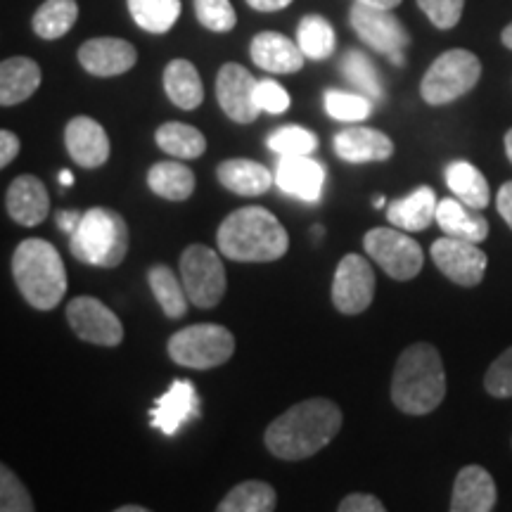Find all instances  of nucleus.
Masks as SVG:
<instances>
[{
    "label": "nucleus",
    "instance_id": "1",
    "mask_svg": "<svg viewBox=\"0 0 512 512\" xmlns=\"http://www.w3.org/2000/svg\"><path fill=\"white\" fill-rule=\"evenodd\" d=\"M342 427V411L330 399H309L287 408L264 434L266 448L275 458L304 460L323 451Z\"/></svg>",
    "mask_w": 512,
    "mask_h": 512
},
{
    "label": "nucleus",
    "instance_id": "2",
    "mask_svg": "<svg viewBox=\"0 0 512 512\" xmlns=\"http://www.w3.org/2000/svg\"><path fill=\"white\" fill-rule=\"evenodd\" d=\"M219 252L233 261L266 264L278 261L290 247V235L271 211L264 207H242L228 214L216 230Z\"/></svg>",
    "mask_w": 512,
    "mask_h": 512
},
{
    "label": "nucleus",
    "instance_id": "3",
    "mask_svg": "<svg viewBox=\"0 0 512 512\" xmlns=\"http://www.w3.org/2000/svg\"><path fill=\"white\" fill-rule=\"evenodd\" d=\"M446 396V370L437 347L427 342L401 351L392 377V401L401 413L427 415Z\"/></svg>",
    "mask_w": 512,
    "mask_h": 512
},
{
    "label": "nucleus",
    "instance_id": "4",
    "mask_svg": "<svg viewBox=\"0 0 512 512\" xmlns=\"http://www.w3.org/2000/svg\"><path fill=\"white\" fill-rule=\"evenodd\" d=\"M12 275L24 302L38 311H50L67 294V268L57 249L46 240L19 242L12 254Z\"/></svg>",
    "mask_w": 512,
    "mask_h": 512
},
{
    "label": "nucleus",
    "instance_id": "5",
    "mask_svg": "<svg viewBox=\"0 0 512 512\" xmlns=\"http://www.w3.org/2000/svg\"><path fill=\"white\" fill-rule=\"evenodd\" d=\"M69 249L83 264L114 268L128 254V226L114 209L93 207L81 216L79 228L69 235Z\"/></svg>",
    "mask_w": 512,
    "mask_h": 512
},
{
    "label": "nucleus",
    "instance_id": "6",
    "mask_svg": "<svg viewBox=\"0 0 512 512\" xmlns=\"http://www.w3.org/2000/svg\"><path fill=\"white\" fill-rule=\"evenodd\" d=\"M479 76H482V62L475 53L463 48L446 50L422 76L420 95L427 105H448L470 93L477 86Z\"/></svg>",
    "mask_w": 512,
    "mask_h": 512
},
{
    "label": "nucleus",
    "instance_id": "7",
    "mask_svg": "<svg viewBox=\"0 0 512 512\" xmlns=\"http://www.w3.org/2000/svg\"><path fill=\"white\" fill-rule=\"evenodd\" d=\"M171 361L183 368L211 370L219 368L233 356V332L216 323H197L178 330L166 344Z\"/></svg>",
    "mask_w": 512,
    "mask_h": 512
},
{
    "label": "nucleus",
    "instance_id": "8",
    "mask_svg": "<svg viewBox=\"0 0 512 512\" xmlns=\"http://www.w3.org/2000/svg\"><path fill=\"white\" fill-rule=\"evenodd\" d=\"M349 24L366 46L387 55L396 67H403V62H406L403 53L411 46V36L392 10L375 8V5L356 0V5H351Z\"/></svg>",
    "mask_w": 512,
    "mask_h": 512
},
{
    "label": "nucleus",
    "instance_id": "9",
    "mask_svg": "<svg viewBox=\"0 0 512 512\" xmlns=\"http://www.w3.org/2000/svg\"><path fill=\"white\" fill-rule=\"evenodd\" d=\"M181 280L197 309H214L226 294V268L207 245H190L181 254Z\"/></svg>",
    "mask_w": 512,
    "mask_h": 512
},
{
    "label": "nucleus",
    "instance_id": "10",
    "mask_svg": "<svg viewBox=\"0 0 512 512\" xmlns=\"http://www.w3.org/2000/svg\"><path fill=\"white\" fill-rule=\"evenodd\" d=\"M366 254L394 280H413L425 264V252L413 238L394 228H373L363 238Z\"/></svg>",
    "mask_w": 512,
    "mask_h": 512
},
{
    "label": "nucleus",
    "instance_id": "11",
    "mask_svg": "<svg viewBox=\"0 0 512 512\" xmlns=\"http://www.w3.org/2000/svg\"><path fill=\"white\" fill-rule=\"evenodd\" d=\"M375 299V271L361 254H347L337 264L332 280V304L344 316H358Z\"/></svg>",
    "mask_w": 512,
    "mask_h": 512
},
{
    "label": "nucleus",
    "instance_id": "12",
    "mask_svg": "<svg viewBox=\"0 0 512 512\" xmlns=\"http://www.w3.org/2000/svg\"><path fill=\"white\" fill-rule=\"evenodd\" d=\"M430 254L439 271L460 287H477L489 266V259L477 247V242L451 238V235L434 242Z\"/></svg>",
    "mask_w": 512,
    "mask_h": 512
},
{
    "label": "nucleus",
    "instance_id": "13",
    "mask_svg": "<svg viewBox=\"0 0 512 512\" xmlns=\"http://www.w3.org/2000/svg\"><path fill=\"white\" fill-rule=\"evenodd\" d=\"M67 320L83 342L98 347H117L124 339V325L110 306L95 297H76L67 304Z\"/></svg>",
    "mask_w": 512,
    "mask_h": 512
},
{
    "label": "nucleus",
    "instance_id": "14",
    "mask_svg": "<svg viewBox=\"0 0 512 512\" xmlns=\"http://www.w3.org/2000/svg\"><path fill=\"white\" fill-rule=\"evenodd\" d=\"M256 81L249 69L238 62H226L216 74V100L228 119L235 124H252L259 117V105H256Z\"/></svg>",
    "mask_w": 512,
    "mask_h": 512
},
{
    "label": "nucleus",
    "instance_id": "15",
    "mask_svg": "<svg viewBox=\"0 0 512 512\" xmlns=\"http://www.w3.org/2000/svg\"><path fill=\"white\" fill-rule=\"evenodd\" d=\"M79 62L88 74L110 79L131 72L138 62V50L124 38H91L79 48Z\"/></svg>",
    "mask_w": 512,
    "mask_h": 512
},
{
    "label": "nucleus",
    "instance_id": "16",
    "mask_svg": "<svg viewBox=\"0 0 512 512\" xmlns=\"http://www.w3.org/2000/svg\"><path fill=\"white\" fill-rule=\"evenodd\" d=\"M200 415V396L195 392V384L190 380H176L169 392L157 399L155 408L150 411V422L166 437H174L185 422L197 420Z\"/></svg>",
    "mask_w": 512,
    "mask_h": 512
},
{
    "label": "nucleus",
    "instance_id": "17",
    "mask_svg": "<svg viewBox=\"0 0 512 512\" xmlns=\"http://www.w3.org/2000/svg\"><path fill=\"white\" fill-rule=\"evenodd\" d=\"M69 157L83 169H98L110 159V138L102 124L91 117H74L64 128Z\"/></svg>",
    "mask_w": 512,
    "mask_h": 512
},
{
    "label": "nucleus",
    "instance_id": "18",
    "mask_svg": "<svg viewBox=\"0 0 512 512\" xmlns=\"http://www.w3.org/2000/svg\"><path fill=\"white\" fill-rule=\"evenodd\" d=\"M332 147H335V155L349 164L384 162L394 155L392 138L368 126L344 128L332 140Z\"/></svg>",
    "mask_w": 512,
    "mask_h": 512
},
{
    "label": "nucleus",
    "instance_id": "19",
    "mask_svg": "<svg viewBox=\"0 0 512 512\" xmlns=\"http://www.w3.org/2000/svg\"><path fill=\"white\" fill-rule=\"evenodd\" d=\"M5 209H8L10 219L17 221L19 226H38V223H43V219H48L50 211L46 185L36 176H17L10 183L8 195H5Z\"/></svg>",
    "mask_w": 512,
    "mask_h": 512
},
{
    "label": "nucleus",
    "instance_id": "20",
    "mask_svg": "<svg viewBox=\"0 0 512 512\" xmlns=\"http://www.w3.org/2000/svg\"><path fill=\"white\" fill-rule=\"evenodd\" d=\"M275 185L302 202H318L325 185L323 164L309 157H280Z\"/></svg>",
    "mask_w": 512,
    "mask_h": 512
},
{
    "label": "nucleus",
    "instance_id": "21",
    "mask_svg": "<svg viewBox=\"0 0 512 512\" xmlns=\"http://www.w3.org/2000/svg\"><path fill=\"white\" fill-rule=\"evenodd\" d=\"M249 55H252L256 67L271 74H294L304 67L306 60L299 43L278 34V31H261V34H256L252 38Z\"/></svg>",
    "mask_w": 512,
    "mask_h": 512
},
{
    "label": "nucleus",
    "instance_id": "22",
    "mask_svg": "<svg viewBox=\"0 0 512 512\" xmlns=\"http://www.w3.org/2000/svg\"><path fill=\"white\" fill-rule=\"evenodd\" d=\"M496 482L482 465H465L453 482V512H491L496 508Z\"/></svg>",
    "mask_w": 512,
    "mask_h": 512
},
{
    "label": "nucleus",
    "instance_id": "23",
    "mask_svg": "<svg viewBox=\"0 0 512 512\" xmlns=\"http://www.w3.org/2000/svg\"><path fill=\"white\" fill-rule=\"evenodd\" d=\"M439 200L430 185H420L411 195L394 200L387 207V219L392 226L406 230V233H420L437 221Z\"/></svg>",
    "mask_w": 512,
    "mask_h": 512
},
{
    "label": "nucleus",
    "instance_id": "24",
    "mask_svg": "<svg viewBox=\"0 0 512 512\" xmlns=\"http://www.w3.org/2000/svg\"><path fill=\"white\" fill-rule=\"evenodd\" d=\"M41 86V67L31 57H8L0 64V105L15 107Z\"/></svg>",
    "mask_w": 512,
    "mask_h": 512
},
{
    "label": "nucleus",
    "instance_id": "25",
    "mask_svg": "<svg viewBox=\"0 0 512 512\" xmlns=\"http://www.w3.org/2000/svg\"><path fill=\"white\" fill-rule=\"evenodd\" d=\"M216 178L223 188L242 197H256L271 190L275 176L264 164L252 162V159H226L216 169Z\"/></svg>",
    "mask_w": 512,
    "mask_h": 512
},
{
    "label": "nucleus",
    "instance_id": "26",
    "mask_svg": "<svg viewBox=\"0 0 512 512\" xmlns=\"http://www.w3.org/2000/svg\"><path fill=\"white\" fill-rule=\"evenodd\" d=\"M437 223L444 230V235H451V238L470 240L477 242V245L489 238V221L484 216H479L477 209L460 202L458 197H453V200H448V197L446 200H439Z\"/></svg>",
    "mask_w": 512,
    "mask_h": 512
},
{
    "label": "nucleus",
    "instance_id": "27",
    "mask_svg": "<svg viewBox=\"0 0 512 512\" xmlns=\"http://www.w3.org/2000/svg\"><path fill=\"white\" fill-rule=\"evenodd\" d=\"M164 91L181 110H197L204 102L200 72L188 60H171L164 69Z\"/></svg>",
    "mask_w": 512,
    "mask_h": 512
},
{
    "label": "nucleus",
    "instance_id": "28",
    "mask_svg": "<svg viewBox=\"0 0 512 512\" xmlns=\"http://www.w3.org/2000/svg\"><path fill=\"white\" fill-rule=\"evenodd\" d=\"M446 185L453 192V197H458L460 202H465L472 209H486L491 202L489 183L482 171L475 164L458 159L446 166Z\"/></svg>",
    "mask_w": 512,
    "mask_h": 512
},
{
    "label": "nucleus",
    "instance_id": "29",
    "mask_svg": "<svg viewBox=\"0 0 512 512\" xmlns=\"http://www.w3.org/2000/svg\"><path fill=\"white\" fill-rule=\"evenodd\" d=\"M147 185L169 202H183L195 192V174L183 162H157L147 171Z\"/></svg>",
    "mask_w": 512,
    "mask_h": 512
},
{
    "label": "nucleus",
    "instance_id": "30",
    "mask_svg": "<svg viewBox=\"0 0 512 512\" xmlns=\"http://www.w3.org/2000/svg\"><path fill=\"white\" fill-rule=\"evenodd\" d=\"M155 140L159 150L176 159H197L207 150V138L200 128L181 124V121H166L159 126Z\"/></svg>",
    "mask_w": 512,
    "mask_h": 512
},
{
    "label": "nucleus",
    "instance_id": "31",
    "mask_svg": "<svg viewBox=\"0 0 512 512\" xmlns=\"http://www.w3.org/2000/svg\"><path fill=\"white\" fill-rule=\"evenodd\" d=\"M147 283L166 316L183 318L188 313V292H185L183 280H178V275L169 266H152L147 271Z\"/></svg>",
    "mask_w": 512,
    "mask_h": 512
},
{
    "label": "nucleus",
    "instance_id": "32",
    "mask_svg": "<svg viewBox=\"0 0 512 512\" xmlns=\"http://www.w3.org/2000/svg\"><path fill=\"white\" fill-rule=\"evenodd\" d=\"M76 19H79V5L76 0H46L34 12L31 19V27L34 34L43 41H57L74 27Z\"/></svg>",
    "mask_w": 512,
    "mask_h": 512
},
{
    "label": "nucleus",
    "instance_id": "33",
    "mask_svg": "<svg viewBox=\"0 0 512 512\" xmlns=\"http://www.w3.org/2000/svg\"><path fill=\"white\" fill-rule=\"evenodd\" d=\"M278 505V494L268 482L249 479L230 489L219 503V512H271Z\"/></svg>",
    "mask_w": 512,
    "mask_h": 512
},
{
    "label": "nucleus",
    "instance_id": "34",
    "mask_svg": "<svg viewBox=\"0 0 512 512\" xmlns=\"http://www.w3.org/2000/svg\"><path fill=\"white\" fill-rule=\"evenodd\" d=\"M133 22L150 34H166L181 17V0H126Z\"/></svg>",
    "mask_w": 512,
    "mask_h": 512
},
{
    "label": "nucleus",
    "instance_id": "35",
    "mask_svg": "<svg viewBox=\"0 0 512 512\" xmlns=\"http://www.w3.org/2000/svg\"><path fill=\"white\" fill-rule=\"evenodd\" d=\"M297 43L309 60L320 62L335 53L337 36L328 19L320 15H306L297 27Z\"/></svg>",
    "mask_w": 512,
    "mask_h": 512
},
{
    "label": "nucleus",
    "instance_id": "36",
    "mask_svg": "<svg viewBox=\"0 0 512 512\" xmlns=\"http://www.w3.org/2000/svg\"><path fill=\"white\" fill-rule=\"evenodd\" d=\"M339 67H342L344 79H347L358 93L368 95L373 102L384 98L380 72H377V67L370 62V57L366 53H361V50H349V53H344Z\"/></svg>",
    "mask_w": 512,
    "mask_h": 512
},
{
    "label": "nucleus",
    "instance_id": "37",
    "mask_svg": "<svg viewBox=\"0 0 512 512\" xmlns=\"http://www.w3.org/2000/svg\"><path fill=\"white\" fill-rule=\"evenodd\" d=\"M268 147L280 157H309L318 150V136L304 126H283L268 136Z\"/></svg>",
    "mask_w": 512,
    "mask_h": 512
},
{
    "label": "nucleus",
    "instance_id": "38",
    "mask_svg": "<svg viewBox=\"0 0 512 512\" xmlns=\"http://www.w3.org/2000/svg\"><path fill=\"white\" fill-rule=\"evenodd\" d=\"M325 112L337 121H363L373 114V100L363 93L347 91H325Z\"/></svg>",
    "mask_w": 512,
    "mask_h": 512
},
{
    "label": "nucleus",
    "instance_id": "39",
    "mask_svg": "<svg viewBox=\"0 0 512 512\" xmlns=\"http://www.w3.org/2000/svg\"><path fill=\"white\" fill-rule=\"evenodd\" d=\"M195 15L204 29L216 31V34H226L238 24V15L230 0H195Z\"/></svg>",
    "mask_w": 512,
    "mask_h": 512
},
{
    "label": "nucleus",
    "instance_id": "40",
    "mask_svg": "<svg viewBox=\"0 0 512 512\" xmlns=\"http://www.w3.org/2000/svg\"><path fill=\"white\" fill-rule=\"evenodd\" d=\"M0 510L3 512H34L27 486L22 484L8 465L0 467Z\"/></svg>",
    "mask_w": 512,
    "mask_h": 512
},
{
    "label": "nucleus",
    "instance_id": "41",
    "mask_svg": "<svg viewBox=\"0 0 512 512\" xmlns=\"http://www.w3.org/2000/svg\"><path fill=\"white\" fill-rule=\"evenodd\" d=\"M484 389L496 399H510L512 396V347L505 349L501 356L486 370Z\"/></svg>",
    "mask_w": 512,
    "mask_h": 512
},
{
    "label": "nucleus",
    "instance_id": "42",
    "mask_svg": "<svg viewBox=\"0 0 512 512\" xmlns=\"http://www.w3.org/2000/svg\"><path fill=\"white\" fill-rule=\"evenodd\" d=\"M420 10L437 29H453L463 17L465 0H418Z\"/></svg>",
    "mask_w": 512,
    "mask_h": 512
},
{
    "label": "nucleus",
    "instance_id": "43",
    "mask_svg": "<svg viewBox=\"0 0 512 512\" xmlns=\"http://www.w3.org/2000/svg\"><path fill=\"white\" fill-rule=\"evenodd\" d=\"M256 105H259L261 112L268 114H283L290 110V93L285 91L280 83H275L271 79H264L256 83Z\"/></svg>",
    "mask_w": 512,
    "mask_h": 512
},
{
    "label": "nucleus",
    "instance_id": "44",
    "mask_svg": "<svg viewBox=\"0 0 512 512\" xmlns=\"http://www.w3.org/2000/svg\"><path fill=\"white\" fill-rule=\"evenodd\" d=\"M339 512H384V503L370 494H351L337 505Z\"/></svg>",
    "mask_w": 512,
    "mask_h": 512
},
{
    "label": "nucleus",
    "instance_id": "45",
    "mask_svg": "<svg viewBox=\"0 0 512 512\" xmlns=\"http://www.w3.org/2000/svg\"><path fill=\"white\" fill-rule=\"evenodd\" d=\"M19 155V138L15 133L8 131V128H3L0 131V166H8L12 159Z\"/></svg>",
    "mask_w": 512,
    "mask_h": 512
},
{
    "label": "nucleus",
    "instance_id": "46",
    "mask_svg": "<svg viewBox=\"0 0 512 512\" xmlns=\"http://www.w3.org/2000/svg\"><path fill=\"white\" fill-rule=\"evenodd\" d=\"M496 207H498V214H501L505 223L512 228V181H508L501 190H498Z\"/></svg>",
    "mask_w": 512,
    "mask_h": 512
},
{
    "label": "nucleus",
    "instance_id": "47",
    "mask_svg": "<svg viewBox=\"0 0 512 512\" xmlns=\"http://www.w3.org/2000/svg\"><path fill=\"white\" fill-rule=\"evenodd\" d=\"M81 216H83V214H79V211H57L55 219H57V226H60L62 233L72 235L74 230L79 228Z\"/></svg>",
    "mask_w": 512,
    "mask_h": 512
},
{
    "label": "nucleus",
    "instance_id": "48",
    "mask_svg": "<svg viewBox=\"0 0 512 512\" xmlns=\"http://www.w3.org/2000/svg\"><path fill=\"white\" fill-rule=\"evenodd\" d=\"M290 3H292V0H247L249 8L259 10V12H278V10H285Z\"/></svg>",
    "mask_w": 512,
    "mask_h": 512
},
{
    "label": "nucleus",
    "instance_id": "49",
    "mask_svg": "<svg viewBox=\"0 0 512 512\" xmlns=\"http://www.w3.org/2000/svg\"><path fill=\"white\" fill-rule=\"evenodd\" d=\"M358 3H366V5H375V8H387L394 10L401 0H358Z\"/></svg>",
    "mask_w": 512,
    "mask_h": 512
},
{
    "label": "nucleus",
    "instance_id": "50",
    "mask_svg": "<svg viewBox=\"0 0 512 512\" xmlns=\"http://www.w3.org/2000/svg\"><path fill=\"white\" fill-rule=\"evenodd\" d=\"M501 41H503V46H505V48H510V50H512V22L508 24V27L503 29V34H501Z\"/></svg>",
    "mask_w": 512,
    "mask_h": 512
},
{
    "label": "nucleus",
    "instance_id": "51",
    "mask_svg": "<svg viewBox=\"0 0 512 512\" xmlns=\"http://www.w3.org/2000/svg\"><path fill=\"white\" fill-rule=\"evenodd\" d=\"M60 183H62V188H72V185H74V174H72V171H62Z\"/></svg>",
    "mask_w": 512,
    "mask_h": 512
},
{
    "label": "nucleus",
    "instance_id": "52",
    "mask_svg": "<svg viewBox=\"0 0 512 512\" xmlns=\"http://www.w3.org/2000/svg\"><path fill=\"white\" fill-rule=\"evenodd\" d=\"M505 155H508V159L512 162V128L505 133Z\"/></svg>",
    "mask_w": 512,
    "mask_h": 512
},
{
    "label": "nucleus",
    "instance_id": "53",
    "mask_svg": "<svg viewBox=\"0 0 512 512\" xmlns=\"http://www.w3.org/2000/svg\"><path fill=\"white\" fill-rule=\"evenodd\" d=\"M117 512H147V508H143V505H121Z\"/></svg>",
    "mask_w": 512,
    "mask_h": 512
},
{
    "label": "nucleus",
    "instance_id": "54",
    "mask_svg": "<svg viewBox=\"0 0 512 512\" xmlns=\"http://www.w3.org/2000/svg\"><path fill=\"white\" fill-rule=\"evenodd\" d=\"M373 207H375V209H382V207H384V197H382V195H377V197H375V200H373Z\"/></svg>",
    "mask_w": 512,
    "mask_h": 512
}]
</instances>
